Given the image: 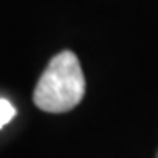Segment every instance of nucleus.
Listing matches in <instances>:
<instances>
[{
  "label": "nucleus",
  "mask_w": 158,
  "mask_h": 158,
  "mask_svg": "<svg viewBox=\"0 0 158 158\" xmlns=\"http://www.w3.org/2000/svg\"><path fill=\"white\" fill-rule=\"evenodd\" d=\"M86 90L85 74L72 51L53 56L34 91L35 106L46 113H67L83 100Z\"/></svg>",
  "instance_id": "f257e3e1"
},
{
  "label": "nucleus",
  "mask_w": 158,
  "mask_h": 158,
  "mask_svg": "<svg viewBox=\"0 0 158 158\" xmlns=\"http://www.w3.org/2000/svg\"><path fill=\"white\" fill-rule=\"evenodd\" d=\"M16 116V107L7 98H0V128L6 127Z\"/></svg>",
  "instance_id": "f03ea898"
},
{
  "label": "nucleus",
  "mask_w": 158,
  "mask_h": 158,
  "mask_svg": "<svg viewBox=\"0 0 158 158\" xmlns=\"http://www.w3.org/2000/svg\"><path fill=\"white\" fill-rule=\"evenodd\" d=\"M156 158H158V155H156Z\"/></svg>",
  "instance_id": "7ed1b4c3"
}]
</instances>
